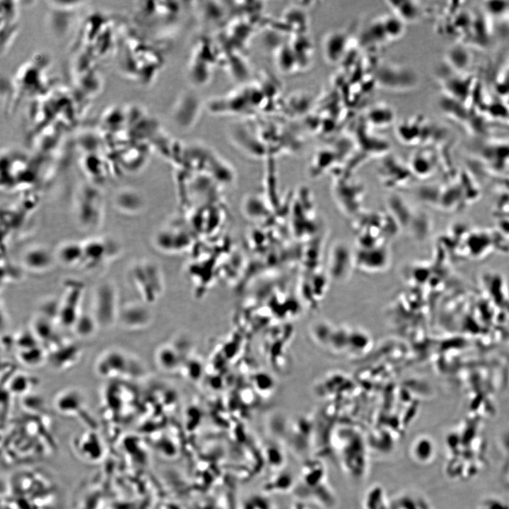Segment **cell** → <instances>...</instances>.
<instances>
[{"label":"cell","mask_w":509,"mask_h":509,"mask_svg":"<svg viewBox=\"0 0 509 509\" xmlns=\"http://www.w3.org/2000/svg\"><path fill=\"white\" fill-rule=\"evenodd\" d=\"M94 368L97 375L108 380H131L144 373V367L134 356L124 350L111 348L97 358Z\"/></svg>","instance_id":"1"},{"label":"cell","mask_w":509,"mask_h":509,"mask_svg":"<svg viewBox=\"0 0 509 509\" xmlns=\"http://www.w3.org/2000/svg\"><path fill=\"white\" fill-rule=\"evenodd\" d=\"M105 202L96 187L83 185L75 195L74 213L77 225L86 230L98 229L104 218Z\"/></svg>","instance_id":"2"},{"label":"cell","mask_w":509,"mask_h":509,"mask_svg":"<svg viewBox=\"0 0 509 509\" xmlns=\"http://www.w3.org/2000/svg\"><path fill=\"white\" fill-rule=\"evenodd\" d=\"M156 265L148 259L132 262L127 269V279L135 292L145 303L156 301L162 291V280Z\"/></svg>","instance_id":"3"},{"label":"cell","mask_w":509,"mask_h":509,"mask_svg":"<svg viewBox=\"0 0 509 509\" xmlns=\"http://www.w3.org/2000/svg\"><path fill=\"white\" fill-rule=\"evenodd\" d=\"M120 307L118 291L113 283L104 281L95 286L90 313L99 329H107L117 323Z\"/></svg>","instance_id":"4"},{"label":"cell","mask_w":509,"mask_h":509,"mask_svg":"<svg viewBox=\"0 0 509 509\" xmlns=\"http://www.w3.org/2000/svg\"><path fill=\"white\" fill-rule=\"evenodd\" d=\"M81 261L79 269L93 271L112 262L120 254V244L108 236L90 237L81 241Z\"/></svg>","instance_id":"5"},{"label":"cell","mask_w":509,"mask_h":509,"mask_svg":"<svg viewBox=\"0 0 509 509\" xmlns=\"http://www.w3.org/2000/svg\"><path fill=\"white\" fill-rule=\"evenodd\" d=\"M84 284L78 280H67L59 300L58 324L64 328L71 329L82 313L81 303Z\"/></svg>","instance_id":"6"},{"label":"cell","mask_w":509,"mask_h":509,"mask_svg":"<svg viewBox=\"0 0 509 509\" xmlns=\"http://www.w3.org/2000/svg\"><path fill=\"white\" fill-rule=\"evenodd\" d=\"M349 176L344 175L337 178L333 185L334 197L339 207L346 214L355 215L359 211L363 199V185L354 182Z\"/></svg>","instance_id":"7"},{"label":"cell","mask_w":509,"mask_h":509,"mask_svg":"<svg viewBox=\"0 0 509 509\" xmlns=\"http://www.w3.org/2000/svg\"><path fill=\"white\" fill-rule=\"evenodd\" d=\"M57 263L54 251L42 245H35L25 250L21 257L23 271L42 274L51 270Z\"/></svg>","instance_id":"8"},{"label":"cell","mask_w":509,"mask_h":509,"mask_svg":"<svg viewBox=\"0 0 509 509\" xmlns=\"http://www.w3.org/2000/svg\"><path fill=\"white\" fill-rule=\"evenodd\" d=\"M54 404L64 414L80 417L88 414L85 396L76 387H67L59 392L54 397Z\"/></svg>","instance_id":"9"},{"label":"cell","mask_w":509,"mask_h":509,"mask_svg":"<svg viewBox=\"0 0 509 509\" xmlns=\"http://www.w3.org/2000/svg\"><path fill=\"white\" fill-rule=\"evenodd\" d=\"M81 347L66 339L48 351L47 361L56 370H65L74 366L80 360Z\"/></svg>","instance_id":"10"},{"label":"cell","mask_w":509,"mask_h":509,"mask_svg":"<svg viewBox=\"0 0 509 509\" xmlns=\"http://www.w3.org/2000/svg\"><path fill=\"white\" fill-rule=\"evenodd\" d=\"M348 36L345 31L334 30L327 32L320 44L324 60L331 64L339 63L344 57L348 45Z\"/></svg>","instance_id":"11"},{"label":"cell","mask_w":509,"mask_h":509,"mask_svg":"<svg viewBox=\"0 0 509 509\" xmlns=\"http://www.w3.org/2000/svg\"><path fill=\"white\" fill-rule=\"evenodd\" d=\"M148 308L138 302H129L120 307L118 323L129 330H137L148 326L151 321Z\"/></svg>","instance_id":"12"},{"label":"cell","mask_w":509,"mask_h":509,"mask_svg":"<svg viewBox=\"0 0 509 509\" xmlns=\"http://www.w3.org/2000/svg\"><path fill=\"white\" fill-rule=\"evenodd\" d=\"M354 255L355 265L367 272L384 270L389 264L390 255L385 246L360 248Z\"/></svg>","instance_id":"13"},{"label":"cell","mask_w":509,"mask_h":509,"mask_svg":"<svg viewBox=\"0 0 509 509\" xmlns=\"http://www.w3.org/2000/svg\"><path fill=\"white\" fill-rule=\"evenodd\" d=\"M113 203L116 210L126 216L137 214L144 207V200L141 194L130 187L120 189L115 194Z\"/></svg>","instance_id":"14"},{"label":"cell","mask_w":509,"mask_h":509,"mask_svg":"<svg viewBox=\"0 0 509 509\" xmlns=\"http://www.w3.org/2000/svg\"><path fill=\"white\" fill-rule=\"evenodd\" d=\"M411 170L395 162H384L379 170V177L384 185L390 188L398 187L406 183Z\"/></svg>","instance_id":"15"},{"label":"cell","mask_w":509,"mask_h":509,"mask_svg":"<svg viewBox=\"0 0 509 509\" xmlns=\"http://www.w3.org/2000/svg\"><path fill=\"white\" fill-rule=\"evenodd\" d=\"M57 262L62 266L79 269L81 260V241L62 242L54 250Z\"/></svg>","instance_id":"16"},{"label":"cell","mask_w":509,"mask_h":509,"mask_svg":"<svg viewBox=\"0 0 509 509\" xmlns=\"http://www.w3.org/2000/svg\"><path fill=\"white\" fill-rule=\"evenodd\" d=\"M392 13L405 23L417 21L421 16V6L418 1L407 0H390L386 1Z\"/></svg>","instance_id":"17"},{"label":"cell","mask_w":509,"mask_h":509,"mask_svg":"<svg viewBox=\"0 0 509 509\" xmlns=\"http://www.w3.org/2000/svg\"><path fill=\"white\" fill-rule=\"evenodd\" d=\"M38 379L25 373H16L7 382V392L12 395L27 396L38 385Z\"/></svg>","instance_id":"18"},{"label":"cell","mask_w":509,"mask_h":509,"mask_svg":"<svg viewBox=\"0 0 509 509\" xmlns=\"http://www.w3.org/2000/svg\"><path fill=\"white\" fill-rule=\"evenodd\" d=\"M394 110L385 103L373 105L367 113L368 122L373 126L383 128L390 126L394 120Z\"/></svg>","instance_id":"19"},{"label":"cell","mask_w":509,"mask_h":509,"mask_svg":"<svg viewBox=\"0 0 509 509\" xmlns=\"http://www.w3.org/2000/svg\"><path fill=\"white\" fill-rule=\"evenodd\" d=\"M48 351L42 346L38 345L26 349L17 351V358L23 365L36 368L47 361Z\"/></svg>","instance_id":"20"},{"label":"cell","mask_w":509,"mask_h":509,"mask_svg":"<svg viewBox=\"0 0 509 509\" xmlns=\"http://www.w3.org/2000/svg\"><path fill=\"white\" fill-rule=\"evenodd\" d=\"M380 19L388 42L399 40L404 35L406 23L392 13L380 16Z\"/></svg>","instance_id":"21"},{"label":"cell","mask_w":509,"mask_h":509,"mask_svg":"<svg viewBox=\"0 0 509 509\" xmlns=\"http://www.w3.org/2000/svg\"><path fill=\"white\" fill-rule=\"evenodd\" d=\"M330 256L329 266L332 272H338L339 269H348L355 265L354 255H351L348 249L342 245L333 248Z\"/></svg>","instance_id":"22"},{"label":"cell","mask_w":509,"mask_h":509,"mask_svg":"<svg viewBox=\"0 0 509 509\" xmlns=\"http://www.w3.org/2000/svg\"><path fill=\"white\" fill-rule=\"evenodd\" d=\"M81 338L91 337L99 329L98 324L90 313H81L71 328Z\"/></svg>","instance_id":"23"},{"label":"cell","mask_w":509,"mask_h":509,"mask_svg":"<svg viewBox=\"0 0 509 509\" xmlns=\"http://www.w3.org/2000/svg\"><path fill=\"white\" fill-rule=\"evenodd\" d=\"M362 38L368 44L380 45L388 42L382 28L380 17L372 20L368 24Z\"/></svg>","instance_id":"24"}]
</instances>
